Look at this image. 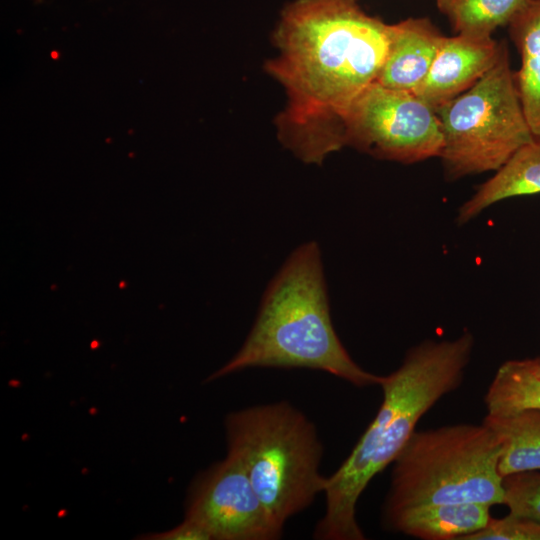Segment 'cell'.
I'll list each match as a JSON object with an SVG mask.
<instances>
[{
    "label": "cell",
    "instance_id": "cell-12",
    "mask_svg": "<svg viewBox=\"0 0 540 540\" xmlns=\"http://www.w3.org/2000/svg\"><path fill=\"white\" fill-rule=\"evenodd\" d=\"M540 193V139L521 146L458 209L455 222L464 225L491 205L517 196Z\"/></svg>",
    "mask_w": 540,
    "mask_h": 540
},
{
    "label": "cell",
    "instance_id": "cell-9",
    "mask_svg": "<svg viewBox=\"0 0 540 540\" xmlns=\"http://www.w3.org/2000/svg\"><path fill=\"white\" fill-rule=\"evenodd\" d=\"M502 44L492 36H445L426 78L414 94L436 111L472 87L493 67Z\"/></svg>",
    "mask_w": 540,
    "mask_h": 540
},
{
    "label": "cell",
    "instance_id": "cell-18",
    "mask_svg": "<svg viewBox=\"0 0 540 540\" xmlns=\"http://www.w3.org/2000/svg\"><path fill=\"white\" fill-rule=\"evenodd\" d=\"M461 540H540V524L511 514L491 517L485 527Z\"/></svg>",
    "mask_w": 540,
    "mask_h": 540
},
{
    "label": "cell",
    "instance_id": "cell-4",
    "mask_svg": "<svg viewBox=\"0 0 540 540\" xmlns=\"http://www.w3.org/2000/svg\"><path fill=\"white\" fill-rule=\"evenodd\" d=\"M500 455L483 422L415 430L392 463L382 519L426 504H503Z\"/></svg>",
    "mask_w": 540,
    "mask_h": 540
},
{
    "label": "cell",
    "instance_id": "cell-10",
    "mask_svg": "<svg viewBox=\"0 0 540 540\" xmlns=\"http://www.w3.org/2000/svg\"><path fill=\"white\" fill-rule=\"evenodd\" d=\"M444 37L426 18L390 25L388 52L376 82L414 93L426 78Z\"/></svg>",
    "mask_w": 540,
    "mask_h": 540
},
{
    "label": "cell",
    "instance_id": "cell-7",
    "mask_svg": "<svg viewBox=\"0 0 540 540\" xmlns=\"http://www.w3.org/2000/svg\"><path fill=\"white\" fill-rule=\"evenodd\" d=\"M345 146L375 158L412 164L439 157L443 146L436 111L409 91L370 84L343 119Z\"/></svg>",
    "mask_w": 540,
    "mask_h": 540
},
{
    "label": "cell",
    "instance_id": "cell-20",
    "mask_svg": "<svg viewBox=\"0 0 540 540\" xmlns=\"http://www.w3.org/2000/svg\"><path fill=\"white\" fill-rule=\"evenodd\" d=\"M523 367L540 376V357L518 359Z\"/></svg>",
    "mask_w": 540,
    "mask_h": 540
},
{
    "label": "cell",
    "instance_id": "cell-6",
    "mask_svg": "<svg viewBox=\"0 0 540 540\" xmlns=\"http://www.w3.org/2000/svg\"><path fill=\"white\" fill-rule=\"evenodd\" d=\"M436 113L443 135L439 158L449 181L497 171L534 139L505 42L493 67Z\"/></svg>",
    "mask_w": 540,
    "mask_h": 540
},
{
    "label": "cell",
    "instance_id": "cell-16",
    "mask_svg": "<svg viewBox=\"0 0 540 540\" xmlns=\"http://www.w3.org/2000/svg\"><path fill=\"white\" fill-rule=\"evenodd\" d=\"M529 0H436L457 34L491 36L509 25Z\"/></svg>",
    "mask_w": 540,
    "mask_h": 540
},
{
    "label": "cell",
    "instance_id": "cell-8",
    "mask_svg": "<svg viewBox=\"0 0 540 540\" xmlns=\"http://www.w3.org/2000/svg\"><path fill=\"white\" fill-rule=\"evenodd\" d=\"M185 518L217 540H275L283 530L258 497L241 463L230 454L193 482Z\"/></svg>",
    "mask_w": 540,
    "mask_h": 540
},
{
    "label": "cell",
    "instance_id": "cell-3",
    "mask_svg": "<svg viewBox=\"0 0 540 540\" xmlns=\"http://www.w3.org/2000/svg\"><path fill=\"white\" fill-rule=\"evenodd\" d=\"M248 368L313 369L357 387L380 385L383 376L360 367L334 329L317 242H305L288 256L267 286L243 345L208 380Z\"/></svg>",
    "mask_w": 540,
    "mask_h": 540
},
{
    "label": "cell",
    "instance_id": "cell-17",
    "mask_svg": "<svg viewBox=\"0 0 540 540\" xmlns=\"http://www.w3.org/2000/svg\"><path fill=\"white\" fill-rule=\"evenodd\" d=\"M502 488L509 514L540 524V470L503 476Z\"/></svg>",
    "mask_w": 540,
    "mask_h": 540
},
{
    "label": "cell",
    "instance_id": "cell-15",
    "mask_svg": "<svg viewBox=\"0 0 540 540\" xmlns=\"http://www.w3.org/2000/svg\"><path fill=\"white\" fill-rule=\"evenodd\" d=\"M484 404L492 416L540 411V376L523 367L518 359L505 361L487 388Z\"/></svg>",
    "mask_w": 540,
    "mask_h": 540
},
{
    "label": "cell",
    "instance_id": "cell-1",
    "mask_svg": "<svg viewBox=\"0 0 540 540\" xmlns=\"http://www.w3.org/2000/svg\"><path fill=\"white\" fill-rule=\"evenodd\" d=\"M273 38L279 52L265 69L287 96L276 120L278 138L303 162L321 164L345 146L344 116L377 80L390 25L356 0H295Z\"/></svg>",
    "mask_w": 540,
    "mask_h": 540
},
{
    "label": "cell",
    "instance_id": "cell-5",
    "mask_svg": "<svg viewBox=\"0 0 540 540\" xmlns=\"http://www.w3.org/2000/svg\"><path fill=\"white\" fill-rule=\"evenodd\" d=\"M228 454L245 469L258 497L282 527L324 491L322 444L314 424L287 401L230 413Z\"/></svg>",
    "mask_w": 540,
    "mask_h": 540
},
{
    "label": "cell",
    "instance_id": "cell-19",
    "mask_svg": "<svg viewBox=\"0 0 540 540\" xmlns=\"http://www.w3.org/2000/svg\"><path fill=\"white\" fill-rule=\"evenodd\" d=\"M144 539L154 540H210L209 532L197 522L185 518L178 526L161 533L149 534Z\"/></svg>",
    "mask_w": 540,
    "mask_h": 540
},
{
    "label": "cell",
    "instance_id": "cell-2",
    "mask_svg": "<svg viewBox=\"0 0 540 540\" xmlns=\"http://www.w3.org/2000/svg\"><path fill=\"white\" fill-rule=\"evenodd\" d=\"M474 345L469 330L450 340H424L406 352L396 370L382 377L383 400L375 418L339 468L326 477L325 511L315 527V539H365L356 518L361 494L393 463L419 420L462 385Z\"/></svg>",
    "mask_w": 540,
    "mask_h": 540
},
{
    "label": "cell",
    "instance_id": "cell-13",
    "mask_svg": "<svg viewBox=\"0 0 540 540\" xmlns=\"http://www.w3.org/2000/svg\"><path fill=\"white\" fill-rule=\"evenodd\" d=\"M508 26L521 56L518 93L531 132L540 139V0H529Z\"/></svg>",
    "mask_w": 540,
    "mask_h": 540
},
{
    "label": "cell",
    "instance_id": "cell-11",
    "mask_svg": "<svg viewBox=\"0 0 540 540\" xmlns=\"http://www.w3.org/2000/svg\"><path fill=\"white\" fill-rule=\"evenodd\" d=\"M481 503L426 504L383 518L384 527L421 540H461L481 530L491 519Z\"/></svg>",
    "mask_w": 540,
    "mask_h": 540
},
{
    "label": "cell",
    "instance_id": "cell-14",
    "mask_svg": "<svg viewBox=\"0 0 540 540\" xmlns=\"http://www.w3.org/2000/svg\"><path fill=\"white\" fill-rule=\"evenodd\" d=\"M485 423L501 443L500 475L540 470V411L509 416L486 415Z\"/></svg>",
    "mask_w": 540,
    "mask_h": 540
}]
</instances>
